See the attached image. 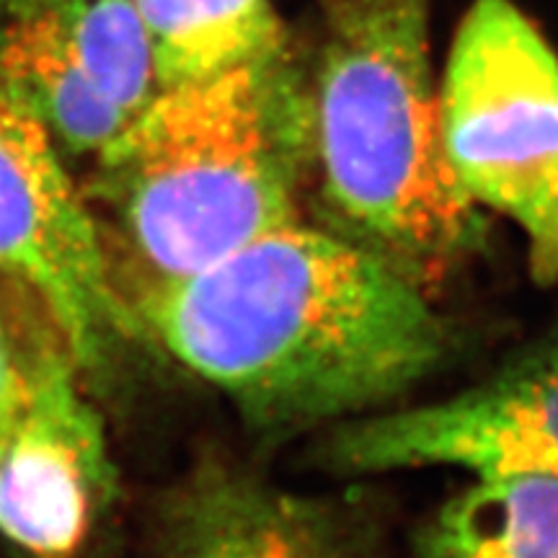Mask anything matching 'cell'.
I'll return each instance as SVG.
<instances>
[{"label": "cell", "mask_w": 558, "mask_h": 558, "mask_svg": "<svg viewBox=\"0 0 558 558\" xmlns=\"http://www.w3.org/2000/svg\"><path fill=\"white\" fill-rule=\"evenodd\" d=\"M439 135L460 190L522 230L533 277L558 290V54L509 0L460 21Z\"/></svg>", "instance_id": "4"}, {"label": "cell", "mask_w": 558, "mask_h": 558, "mask_svg": "<svg viewBox=\"0 0 558 558\" xmlns=\"http://www.w3.org/2000/svg\"><path fill=\"white\" fill-rule=\"evenodd\" d=\"M373 541L352 514L279 488L235 481L181 514L158 558H369Z\"/></svg>", "instance_id": "8"}, {"label": "cell", "mask_w": 558, "mask_h": 558, "mask_svg": "<svg viewBox=\"0 0 558 558\" xmlns=\"http://www.w3.org/2000/svg\"><path fill=\"white\" fill-rule=\"evenodd\" d=\"M101 186L145 277H179L300 220L313 173L295 47L169 83L99 153Z\"/></svg>", "instance_id": "3"}, {"label": "cell", "mask_w": 558, "mask_h": 558, "mask_svg": "<svg viewBox=\"0 0 558 558\" xmlns=\"http://www.w3.org/2000/svg\"><path fill=\"white\" fill-rule=\"evenodd\" d=\"M329 228L429 288L484 246L452 177L429 62V0H316L303 60Z\"/></svg>", "instance_id": "2"}, {"label": "cell", "mask_w": 558, "mask_h": 558, "mask_svg": "<svg viewBox=\"0 0 558 558\" xmlns=\"http://www.w3.org/2000/svg\"><path fill=\"white\" fill-rule=\"evenodd\" d=\"M0 277L45 308L78 367L99 365L135 318L111 277L94 215L62 166L58 143L0 90Z\"/></svg>", "instance_id": "5"}, {"label": "cell", "mask_w": 558, "mask_h": 558, "mask_svg": "<svg viewBox=\"0 0 558 558\" xmlns=\"http://www.w3.org/2000/svg\"><path fill=\"white\" fill-rule=\"evenodd\" d=\"M418 558H558V478L478 476L424 525Z\"/></svg>", "instance_id": "10"}, {"label": "cell", "mask_w": 558, "mask_h": 558, "mask_svg": "<svg viewBox=\"0 0 558 558\" xmlns=\"http://www.w3.org/2000/svg\"><path fill=\"white\" fill-rule=\"evenodd\" d=\"M158 86L284 54L292 47L271 0H135Z\"/></svg>", "instance_id": "11"}, {"label": "cell", "mask_w": 558, "mask_h": 558, "mask_svg": "<svg viewBox=\"0 0 558 558\" xmlns=\"http://www.w3.org/2000/svg\"><path fill=\"white\" fill-rule=\"evenodd\" d=\"M132 318L269 435L378 409L452 349L424 284L300 220L190 275L145 277Z\"/></svg>", "instance_id": "1"}, {"label": "cell", "mask_w": 558, "mask_h": 558, "mask_svg": "<svg viewBox=\"0 0 558 558\" xmlns=\"http://www.w3.org/2000/svg\"><path fill=\"white\" fill-rule=\"evenodd\" d=\"M324 456L341 473L450 465L558 478V347L525 354L445 401L347 418Z\"/></svg>", "instance_id": "6"}, {"label": "cell", "mask_w": 558, "mask_h": 558, "mask_svg": "<svg viewBox=\"0 0 558 558\" xmlns=\"http://www.w3.org/2000/svg\"><path fill=\"white\" fill-rule=\"evenodd\" d=\"M75 367L65 341L54 339L0 432V538L24 558H90L109 505L101 424Z\"/></svg>", "instance_id": "7"}, {"label": "cell", "mask_w": 558, "mask_h": 558, "mask_svg": "<svg viewBox=\"0 0 558 558\" xmlns=\"http://www.w3.org/2000/svg\"><path fill=\"white\" fill-rule=\"evenodd\" d=\"M0 90L78 153L99 156L132 120L94 86L39 0H0Z\"/></svg>", "instance_id": "9"}, {"label": "cell", "mask_w": 558, "mask_h": 558, "mask_svg": "<svg viewBox=\"0 0 558 558\" xmlns=\"http://www.w3.org/2000/svg\"><path fill=\"white\" fill-rule=\"evenodd\" d=\"M0 284H3V279H0ZM11 311V295L0 292V432L5 429V424L11 422L21 403H24L26 393H29L39 354L54 339H62L58 329L24 337Z\"/></svg>", "instance_id": "13"}, {"label": "cell", "mask_w": 558, "mask_h": 558, "mask_svg": "<svg viewBox=\"0 0 558 558\" xmlns=\"http://www.w3.org/2000/svg\"><path fill=\"white\" fill-rule=\"evenodd\" d=\"M94 86L135 117L156 96V58L135 0H39Z\"/></svg>", "instance_id": "12"}]
</instances>
